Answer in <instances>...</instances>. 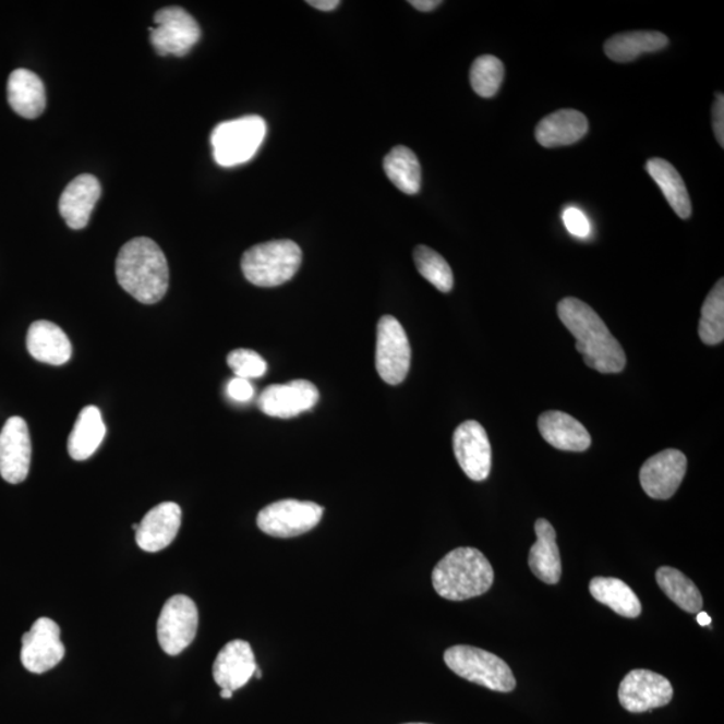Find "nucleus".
I'll return each mask as SVG.
<instances>
[{
	"label": "nucleus",
	"instance_id": "obj_1",
	"mask_svg": "<svg viewBox=\"0 0 724 724\" xmlns=\"http://www.w3.org/2000/svg\"><path fill=\"white\" fill-rule=\"evenodd\" d=\"M560 323L576 338L577 352L589 367L600 373H620L627 355L608 326L588 303L577 298H564L557 306Z\"/></svg>",
	"mask_w": 724,
	"mask_h": 724
},
{
	"label": "nucleus",
	"instance_id": "obj_2",
	"mask_svg": "<svg viewBox=\"0 0 724 724\" xmlns=\"http://www.w3.org/2000/svg\"><path fill=\"white\" fill-rule=\"evenodd\" d=\"M116 276L122 289L134 300L154 305L166 295L169 270L165 253L149 238H134L121 248L116 261Z\"/></svg>",
	"mask_w": 724,
	"mask_h": 724
},
{
	"label": "nucleus",
	"instance_id": "obj_3",
	"mask_svg": "<svg viewBox=\"0 0 724 724\" xmlns=\"http://www.w3.org/2000/svg\"><path fill=\"white\" fill-rule=\"evenodd\" d=\"M494 583V569L482 552L458 547L448 553L432 571V586L441 598L464 601L487 593Z\"/></svg>",
	"mask_w": 724,
	"mask_h": 724
},
{
	"label": "nucleus",
	"instance_id": "obj_4",
	"mask_svg": "<svg viewBox=\"0 0 724 724\" xmlns=\"http://www.w3.org/2000/svg\"><path fill=\"white\" fill-rule=\"evenodd\" d=\"M302 264V250L293 241H270L256 244L242 256V272L250 283L276 288L289 282Z\"/></svg>",
	"mask_w": 724,
	"mask_h": 724
},
{
	"label": "nucleus",
	"instance_id": "obj_5",
	"mask_svg": "<svg viewBox=\"0 0 724 724\" xmlns=\"http://www.w3.org/2000/svg\"><path fill=\"white\" fill-rule=\"evenodd\" d=\"M266 132V121L260 116L220 122L212 133L215 161L226 168L244 165L256 155Z\"/></svg>",
	"mask_w": 724,
	"mask_h": 724
},
{
	"label": "nucleus",
	"instance_id": "obj_6",
	"mask_svg": "<svg viewBox=\"0 0 724 724\" xmlns=\"http://www.w3.org/2000/svg\"><path fill=\"white\" fill-rule=\"evenodd\" d=\"M447 667L463 679L488 690L510 692L517 687L516 677L504 660L470 645H455L445 652Z\"/></svg>",
	"mask_w": 724,
	"mask_h": 724
},
{
	"label": "nucleus",
	"instance_id": "obj_7",
	"mask_svg": "<svg viewBox=\"0 0 724 724\" xmlns=\"http://www.w3.org/2000/svg\"><path fill=\"white\" fill-rule=\"evenodd\" d=\"M323 516L324 507L314 502L283 499L261 510L256 523L267 535L293 539L317 527Z\"/></svg>",
	"mask_w": 724,
	"mask_h": 724
},
{
	"label": "nucleus",
	"instance_id": "obj_8",
	"mask_svg": "<svg viewBox=\"0 0 724 724\" xmlns=\"http://www.w3.org/2000/svg\"><path fill=\"white\" fill-rule=\"evenodd\" d=\"M411 346L407 333L393 315H383L377 324L376 370L389 385L405 382L411 367Z\"/></svg>",
	"mask_w": 724,
	"mask_h": 724
},
{
	"label": "nucleus",
	"instance_id": "obj_9",
	"mask_svg": "<svg viewBox=\"0 0 724 724\" xmlns=\"http://www.w3.org/2000/svg\"><path fill=\"white\" fill-rule=\"evenodd\" d=\"M150 27V43L161 57H184L201 40V26L195 17L181 8H167L157 11Z\"/></svg>",
	"mask_w": 724,
	"mask_h": 724
},
{
	"label": "nucleus",
	"instance_id": "obj_10",
	"mask_svg": "<svg viewBox=\"0 0 724 724\" xmlns=\"http://www.w3.org/2000/svg\"><path fill=\"white\" fill-rule=\"evenodd\" d=\"M198 612L196 604L184 594L173 595L162 606L157 622V639L161 650L178 656L196 638Z\"/></svg>",
	"mask_w": 724,
	"mask_h": 724
},
{
	"label": "nucleus",
	"instance_id": "obj_11",
	"mask_svg": "<svg viewBox=\"0 0 724 724\" xmlns=\"http://www.w3.org/2000/svg\"><path fill=\"white\" fill-rule=\"evenodd\" d=\"M63 656L65 645L61 641V629L51 618H38L32 629L23 635L21 660L28 673H48L61 663Z\"/></svg>",
	"mask_w": 724,
	"mask_h": 724
},
{
	"label": "nucleus",
	"instance_id": "obj_12",
	"mask_svg": "<svg viewBox=\"0 0 724 724\" xmlns=\"http://www.w3.org/2000/svg\"><path fill=\"white\" fill-rule=\"evenodd\" d=\"M674 697V688L664 676L648 669H634L618 688L623 709L634 714L664 708Z\"/></svg>",
	"mask_w": 724,
	"mask_h": 724
},
{
	"label": "nucleus",
	"instance_id": "obj_13",
	"mask_svg": "<svg viewBox=\"0 0 724 724\" xmlns=\"http://www.w3.org/2000/svg\"><path fill=\"white\" fill-rule=\"evenodd\" d=\"M454 452L460 469L471 481L483 482L490 475L493 463L492 445L483 425L469 420L454 432Z\"/></svg>",
	"mask_w": 724,
	"mask_h": 724
},
{
	"label": "nucleus",
	"instance_id": "obj_14",
	"mask_svg": "<svg viewBox=\"0 0 724 724\" xmlns=\"http://www.w3.org/2000/svg\"><path fill=\"white\" fill-rule=\"evenodd\" d=\"M687 464L686 455L679 449H664L653 455L640 470L642 490L653 499H669L680 487L686 476Z\"/></svg>",
	"mask_w": 724,
	"mask_h": 724
},
{
	"label": "nucleus",
	"instance_id": "obj_15",
	"mask_svg": "<svg viewBox=\"0 0 724 724\" xmlns=\"http://www.w3.org/2000/svg\"><path fill=\"white\" fill-rule=\"evenodd\" d=\"M32 439L27 423L20 417L10 418L0 431V476L17 484L31 471Z\"/></svg>",
	"mask_w": 724,
	"mask_h": 724
},
{
	"label": "nucleus",
	"instance_id": "obj_16",
	"mask_svg": "<svg viewBox=\"0 0 724 724\" xmlns=\"http://www.w3.org/2000/svg\"><path fill=\"white\" fill-rule=\"evenodd\" d=\"M319 400L318 388L307 379L274 384L260 396L258 406L267 417L290 419L311 411Z\"/></svg>",
	"mask_w": 724,
	"mask_h": 724
},
{
	"label": "nucleus",
	"instance_id": "obj_17",
	"mask_svg": "<svg viewBox=\"0 0 724 724\" xmlns=\"http://www.w3.org/2000/svg\"><path fill=\"white\" fill-rule=\"evenodd\" d=\"M253 648L244 640H232L216 656L213 675L221 690L237 691L248 685L256 671Z\"/></svg>",
	"mask_w": 724,
	"mask_h": 724
},
{
	"label": "nucleus",
	"instance_id": "obj_18",
	"mask_svg": "<svg viewBox=\"0 0 724 724\" xmlns=\"http://www.w3.org/2000/svg\"><path fill=\"white\" fill-rule=\"evenodd\" d=\"M181 509L174 502H165L145 514L136 530V542L144 552L156 553L171 545L179 533Z\"/></svg>",
	"mask_w": 724,
	"mask_h": 724
},
{
	"label": "nucleus",
	"instance_id": "obj_19",
	"mask_svg": "<svg viewBox=\"0 0 724 724\" xmlns=\"http://www.w3.org/2000/svg\"><path fill=\"white\" fill-rule=\"evenodd\" d=\"M101 196V184L93 174H80L70 181L60 197V214L72 230H83Z\"/></svg>",
	"mask_w": 724,
	"mask_h": 724
},
{
	"label": "nucleus",
	"instance_id": "obj_20",
	"mask_svg": "<svg viewBox=\"0 0 724 724\" xmlns=\"http://www.w3.org/2000/svg\"><path fill=\"white\" fill-rule=\"evenodd\" d=\"M539 430L543 439L560 451L582 452L592 445L588 430L565 412H543L539 419Z\"/></svg>",
	"mask_w": 724,
	"mask_h": 724
},
{
	"label": "nucleus",
	"instance_id": "obj_21",
	"mask_svg": "<svg viewBox=\"0 0 724 724\" xmlns=\"http://www.w3.org/2000/svg\"><path fill=\"white\" fill-rule=\"evenodd\" d=\"M588 131L589 122L586 114L575 109H563L539 122L535 128V140L545 148L566 147L580 142Z\"/></svg>",
	"mask_w": 724,
	"mask_h": 724
},
{
	"label": "nucleus",
	"instance_id": "obj_22",
	"mask_svg": "<svg viewBox=\"0 0 724 724\" xmlns=\"http://www.w3.org/2000/svg\"><path fill=\"white\" fill-rule=\"evenodd\" d=\"M26 346L32 358L45 364L58 366L72 359V342L67 333L50 321H37L31 326Z\"/></svg>",
	"mask_w": 724,
	"mask_h": 724
},
{
	"label": "nucleus",
	"instance_id": "obj_23",
	"mask_svg": "<svg viewBox=\"0 0 724 724\" xmlns=\"http://www.w3.org/2000/svg\"><path fill=\"white\" fill-rule=\"evenodd\" d=\"M536 542L529 553V566L536 578L547 586H556L563 575L557 533L547 519H539L534 524Z\"/></svg>",
	"mask_w": 724,
	"mask_h": 724
},
{
	"label": "nucleus",
	"instance_id": "obj_24",
	"mask_svg": "<svg viewBox=\"0 0 724 724\" xmlns=\"http://www.w3.org/2000/svg\"><path fill=\"white\" fill-rule=\"evenodd\" d=\"M8 98L14 112L25 119H37L46 108V90L43 80L26 69L10 74Z\"/></svg>",
	"mask_w": 724,
	"mask_h": 724
},
{
	"label": "nucleus",
	"instance_id": "obj_25",
	"mask_svg": "<svg viewBox=\"0 0 724 724\" xmlns=\"http://www.w3.org/2000/svg\"><path fill=\"white\" fill-rule=\"evenodd\" d=\"M667 35L659 32H629L613 35L604 45L606 57L618 63H628L648 52L667 48Z\"/></svg>",
	"mask_w": 724,
	"mask_h": 724
},
{
	"label": "nucleus",
	"instance_id": "obj_26",
	"mask_svg": "<svg viewBox=\"0 0 724 724\" xmlns=\"http://www.w3.org/2000/svg\"><path fill=\"white\" fill-rule=\"evenodd\" d=\"M105 429L102 414L97 407H86L80 412L74 429L70 432L68 451L74 460H86L96 454L104 441Z\"/></svg>",
	"mask_w": 724,
	"mask_h": 724
},
{
	"label": "nucleus",
	"instance_id": "obj_27",
	"mask_svg": "<svg viewBox=\"0 0 724 724\" xmlns=\"http://www.w3.org/2000/svg\"><path fill=\"white\" fill-rule=\"evenodd\" d=\"M645 168L662 190L675 214L681 219L690 218L692 214L690 194H688L685 180L681 179L677 169L667 160L660 159V157L648 160Z\"/></svg>",
	"mask_w": 724,
	"mask_h": 724
},
{
	"label": "nucleus",
	"instance_id": "obj_28",
	"mask_svg": "<svg viewBox=\"0 0 724 724\" xmlns=\"http://www.w3.org/2000/svg\"><path fill=\"white\" fill-rule=\"evenodd\" d=\"M589 591L599 603L608 606L617 615L636 618L641 615V603L626 582L612 577H594Z\"/></svg>",
	"mask_w": 724,
	"mask_h": 724
},
{
	"label": "nucleus",
	"instance_id": "obj_29",
	"mask_svg": "<svg viewBox=\"0 0 724 724\" xmlns=\"http://www.w3.org/2000/svg\"><path fill=\"white\" fill-rule=\"evenodd\" d=\"M384 171L396 189L407 195H417L422 186V167L418 156L405 145H397L385 156Z\"/></svg>",
	"mask_w": 724,
	"mask_h": 724
},
{
	"label": "nucleus",
	"instance_id": "obj_30",
	"mask_svg": "<svg viewBox=\"0 0 724 724\" xmlns=\"http://www.w3.org/2000/svg\"><path fill=\"white\" fill-rule=\"evenodd\" d=\"M656 581L665 595L673 600L680 610L691 613V615L702 611V594L690 578L683 575L680 570L663 566L656 571Z\"/></svg>",
	"mask_w": 724,
	"mask_h": 724
},
{
	"label": "nucleus",
	"instance_id": "obj_31",
	"mask_svg": "<svg viewBox=\"0 0 724 724\" xmlns=\"http://www.w3.org/2000/svg\"><path fill=\"white\" fill-rule=\"evenodd\" d=\"M699 336L705 346H717L724 340V280H717L705 298L700 313Z\"/></svg>",
	"mask_w": 724,
	"mask_h": 724
},
{
	"label": "nucleus",
	"instance_id": "obj_32",
	"mask_svg": "<svg viewBox=\"0 0 724 724\" xmlns=\"http://www.w3.org/2000/svg\"><path fill=\"white\" fill-rule=\"evenodd\" d=\"M413 261L418 272L442 293H449L454 288V274L447 261L439 253L427 246H418L413 251Z\"/></svg>",
	"mask_w": 724,
	"mask_h": 724
},
{
	"label": "nucleus",
	"instance_id": "obj_33",
	"mask_svg": "<svg viewBox=\"0 0 724 724\" xmlns=\"http://www.w3.org/2000/svg\"><path fill=\"white\" fill-rule=\"evenodd\" d=\"M505 79L504 63L494 56L478 57L470 70V83L478 96L492 98Z\"/></svg>",
	"mask_w": 724,
	"mask_h": 724
},
{
	"label": "nucleus",
	"instance_id": "obj_34",
	"mask_svg": "<svg viewBox=\"0 0 724 724\" xmlns=\"http://www.w3.org/2000/svg\"><path fill=\"white\" fill-rule=\"evenodd\" d=\"M227 364L237 377L249 379V382L251 378L265 376L267 371L264 358L250 349L232 350L229 358H227Z\"/></svg>",
	"mask_w": 724,
	"mask_h": 724
},
{
	"label": "nucleus",
	"instance_id": "obj_35",
	"mask_svg": "<svg viewBox=\"0 0 724 724\" xmlns=\"http://www.w3.org/2000/svg\"><path fill=\"white\" fill-rule=\"evenodd\" d=\"M564 224L571 236L577 238H588L591 233V224H589L586 214L578 208L565 209Z\"/></svg>",
	"mask_w": 724,
	"mask_h": 724
},
{
	"label": "nucleus",
	"instance_id": "obj_36",
	"mask_svg": "<svg viewBox=\"0 0 724 724\" xmlns=\"http://www.w3.org/2000/svg\"><path fill=\"white\" fill-rule=\"evenodd\" d=\"M254 393L253 384L249 379L236 377L227 385V395L237 402H249L253 399Z\"/></svg>",
	"mask_w": 724,
	"mask_h": 724
},
{
	"label": "nucleus",
	"instance_id": "obj_37",
	"mask_svg": "<svg viewBox=\"0 0 724 724\" xmlns=\"http://www.w3.org/2000/svg\"><path fill=\"white\" fill-rule=\"evenodd\" d=\"M712 128H714V133L716 142L720 143L721 147H724V96L722 93H717L714 107H712Z\"/></svg>",
	"mask_w": 724,
	"mask_h": 724
},
{
	"label": "nucleus",
	"instance_id": "obj_38",
	"mask_svg": "<svg viewBox=\"0 0 724 724\" xmlns=\"http://www.w3.org/2000/svg\"><path fill=\"white\" fill-rule=\"evenodd\" d=\"M443 2L441 0H411L410 4L423 13H430V11L439 8Z\"/></svg>",
	"mask_w": 724,
	"mask_h": 724
},
{
	"label": "nucleus",
	"instance_id": "obj_39",
	"mask_svg": "<svg viewBox=\"0 0 724 724\" xmlns=\"http://www.w3.org/2000/svg\"><path fill=\"white\" fill-rule=\"evenodd\" d=\"M309 5L321 11H333L340 5L338 0H309Z\"/></svg>",
	"mask_w": 724,
	"mask_h": 724
},
{
	"label": "nucleus",
	"instance_id": "obj_40",
	"mask_svg": "<svg viewBox=\"0 0 724 724\" xmlns=\"http://www.w3.org/2000/svg\"><path fill=\"white\" fill-rule=\"evenodd\" d=\"M697 622L699 626L702 627H709L711 624V617L709 616V613L705 612H699L697 613Z\"/></svg>",
	"mask_w": 724,
	"mask_h": 724
},
{
	"label": "nucleus",
	"instance_id": "obj_41",
	"mask_svg": "<svg viewBox=\"0 0 724 724\" xmlns=\"http://www.w3.org/2000/svg\"><path fill=\"white\" fill-rule=\"evenodd\" d=\"M232 695H233V691L227 690V688H224V690H221V692H220V697L224 698V699H231Z\"/></svg>",
	"mask_w": 724,
	"mask_h": 724
},
{
	"label": "nucleus",
	"instance_id": "obj_42",
	"mask_svg": "<svg viewBox=\"0 0 724 724\" xmlns=\"http://www.w3.org/2000/svg\"><path fill=\"white\" fill-rule=\"evenodd\" d=\"M254 675L256 676V679H261V677H262V673H261V669H260V668H256V671H255V674H254Z\"/></svg>",
	"mask_w": 724,
	"mask_h": 724
},
{
	"label": "nucleus",
	"instance_id": "obj_43",
	"mask_svg": "<svg viewBox=\"0 0 724 724\" xmlns=\"http://www.w3.org/2000/svg\"><path fill=\"white\" fill-rule=\"evenodd\" d=\"M407 724H427V723H407Z\"/></svg>",
	"mask_w": 724,
	"mask_h": 724
}]
</instances>
